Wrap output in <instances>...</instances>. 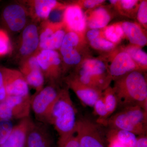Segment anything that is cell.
I'll return each instance as SVG.
<instances>
[{"mask_svg": "<svg viewBox=\"0 0 147 147\" xmlns=\"http://www.w3.org/2000/svg\"><path fill=\"white\" fill-rule=\"evenodd\" d=\"M76 111L67 89H61L46 120L59 135L57 144L76 133Z\"/></svg>", "mask_w": 147, "mask_h": 147, "instance_id": "obj_1", "label": "cell"}, {"mask_svg": "<svg viewBox=\"0 0 147 147\" xmlns=\"http://www.w3.org/2000/svg\"><path fill=\"white\" fill-rule=\"evenodd\" d=\"M138 1L135 0H121L119 1L123 8L125 10H130L137 4Z\"/></svg>", "mask_w": 147, "mask_h": 147, "instance_id": "obj_35", "label": "cell"}, {"mask_svg": "<svg viewBox=\"0 0 147 147\" xmlns=\"http://www.w3.org/2000/svg\"><path fill=\"white\" fill-rule=\"evenodd\" d=\"M39 44V29L35 22L27 24L22 31L17 47L20 62L36 53Z\"/></svg>", "mask_w": 147, "mask_h": 147, "instance_id": "obj_9", "label": "cell"}, {"mask_svg": "<svg viewBox=\"0 0 147 147\" xmlns=\"http://www.w3.org/2000/svg\"><path fill=\"white\" fill-rule=\"evenodd\" d=\"M12 49V45L7 32L0 29V57L10 54Z\"/></svg>", "mask_w": 147, "mask_h": 147, "instance_id": "obj_27", "label": "cell"}, {"mask_svg": "<svg viewBox=\"0 0 147 147\" xmlns=\"http://www.w3.org/2000/svg\"><path fill=\"white\" fill-rule=\"evenodd\" d=\"M113 88L121 108L138 105L147 110L146 78L140 70L116 79Z\"/></svg>", "mask_w": 147, "mask_h": 147, "instance_id": "obj_2", "label": "cell"}, {"mask_svg": "<svg viewBox=\"0 0 147 147\" xmlns=\"http://www.w3.org/2000/svg\"><path fill=\"white\" fill-rule=\"evenodd\" d=\"M80 40L78 34L73 32H67L59 49L62 57L74 49H77Z\"/></svg>", "mask_w": 147, "mask_h": 147, "instance_id": "obj_23", "label": "cell"}, {"mask_svg": "<svg viewBox=\"0 0 147 147\" xmlns=\"http://www.w3.org/2000/svg\"><path fill=\"white\" fill-rule=\"evenodd\" d=\"M19 71L29 86L34 89L36 92L43 88L45 78L37 61L35 53L20 62Z\"/></svg>", "mask_w": 147, "mask_h": 147, "instance_id": "obj_12", "label": "cell"}, {"mask_svg": "<svg viewBox=\"0 0 147 147\" xmlns=\"http://www.w3.org/2000/svg\"><path fill=\"white\" fill-rule=\"evenodd\" d=\"M5 86L7 96H30L29 86L21 71L3 67Z\"/></svg>", "mask_w": 147, "mask_h": 147, "instance_id": "obj_13", "label": "cell"}, {"mask_svg": "<svg viewBox=\"0 0 147 147\" xmlns=\"http://www.w3.org/2000/svg\"><path fill=\"white\" fill-rule=\"evenodd\" d=\"M14 126L12 121L0 120V145L8 139Z\"/></svg>", "mask_w": 147, "mask_h": 147, "instance_id": "obj_28", "label": "cell"}, {"mask_svg": "<svg viewBox=\"0 0 147 147\" xmlns=\"http://www.w3.org/2000/svg\"><path fill=\"white\" fill-rule=\"evenodd\" d=\"M118 1H116V0H110L109 1V2L112 4H115Z\"/></svg>", "mask_w": 147, "mask_h": 147, "instance_id": "obj_39", "label": "cell"}, {"mask_svg": "<svg viewBox=\"0 0 147 147\" xmlns=\"http://www.w3.org/2000/svg\"><path fill=\"white\" fill-rule=\"evenodd\" d=\"M57 147H80L76 133L61 143L57 144Z\"/></svg>", "mask_w": 147, "mask_h": 147, "instance_id": "obj_33", "label": "cell"}, {"mask_svg": "<svg viewBox=\"0 0 147 147\" xmlns=\"http://www.w3.org/2000/svg\"><path fill=\"white\" fill-rule=\"evenodd\" d=\"M32 121L30 117L21 120L14 125L8 139L0 147H25L27 133Z\"/></svg>", "mask_w": 147, "mask_h": 147, "instance_id": "obj_18", "label": "cell"}, {"mask_svg": "<svg viewBox=\"0 0 147 147\" xmlns=\"http://www.w3.org/2000/svg\"><path fill=\"white\" fill-rule=\"evenodd\" d=\"M138 65L126 52L119 53L113 59L109 69L112 79H118L131 71L139 70Z\"/></svg>", "mask_w": 147, "mask_h": 147, "instance_id": "obj_17", "label": "cell"}, {"mask_svg": "<svg viewBox=\"0 0 147 147\" xmlns=\"http://www.w3.org/2000/svg\"><path fill=\"white\" fill-rule=\"evenodd\" d=\"M31 96H8L0 102V120H20L30 117Z\"/></svg>", "mask_w": 147, "mask_h": 147, "instance_id": "obj_6", "label": "cell"}, {"mask_svg": "<svg viewBox=\"0 0 147 147\" xmlns=\"http://www.w3.org/2000/svg\"><path fill=\"white\" fill-rule=\"evenodd\" d=\"M104 1H105L103 0H87L83 2V5L86 8L90 9L102 3Z\"/></svg>", "mask_w": 147, "mask_h": 147, "instance_id": "obj_36", "label": "cell"}, {"mask_svg": "<svg viewBox=\"0 0 147 147\" xmlns=\"http://www.w3.org/2000/svg\"><path fill=\"white\" fill-rule=\"evenodd\" d=\"M121 26L124 34L131 43L138 47H143L147 44L146 36L137 24L126 21L123 23Z\"/></svg>", "mask_w": 147, "mask_h": 147, "instance_id": "obj_20", "label": "cell"}, {"mask_svg": "<svg viewBox=\"0 0 147 147\" xmlns=\"http://www.w3.org/2000/svg\"><path fill=\"white\" fill-rule=\"evenodd\" d=\"M60 90L54 84H50L43 87L31 96V108L38 121L46 124L47 117Z\"/></svg>", "mask_w": 147, "mask_h": 147, "instance_id": "obj_5", "label": "cell"}, {"mask_svg": "<svg viewBox=\"0 0 147 147\" xmlns=\"http://www.w3.org/2000/svg\"><path fill=\"white\" fill-rule=\"evenodd\" d=\"M104 90L102 95L108 112V118L115 111L118 104L117 98L113 88L108 87Z\"/></svg>", "mask_w": 147, "mask_h": 147, "instance_id": "obj_24", "label": "cell"}, {"mask_svg": "<svg viewBox=\"0 0 147 147\" xmlns=\"http://www.w3.org/2000/svg\"><path fill=\"white\" fill-rule=\"evenodd\" d=\"M25 147H53V137L47 124L32 121L27 133Z\"/></svg>", "mask_w": 147, "mask_h": 147, "instance_id": "obj_14", "label": "cell"}, {"mask_svg": "<svg viewBox=\"0 0 147 147\" xmlns=\"http://www.w3.org/2000/svg\"><path fill=\"white\" fill-rule=\"evenodd\" d=\"M29 16L26 7L23 3L8 5L3 9L2 18L4 24L10 31H22L27 26Z\"/></svg>", "mask_w": 147, "mask_h": 147, "instance_id": "obj_10", "label": "cell"}, {"mask_svg": "<svg viewBox=\"0 0 147 147\" xmlns=\"http://www.w3.org/2000/svg\"><path fill=\"white\" fill-rule=\"evenodd\" d=\"M90 44L95 49L105 51L112 50L115 47L114 43L110 42L108 40L99 37L90 41Z\"/></svg>", "mask_w": 147, "mask_h": 147, "instance_id": "obj_30", "label": "cell"}, {"mask_svg": "<svg viewBox=\"0 0 147 147\" xmlns=\"http://www.w3.org/2000/svg\"><path fill=\"white\" fill-rule=\"evenodd\" d=\"M96 122L109 129L129 131L137 136L147 134L146 113L137 105L121 108L108 118Z\"/></svg>", "mask_w": 147, "mask_h": 147, "instance_id": "obj_3", "label": "cell"}, {"mask_svg": "<svg viewBox=\"0 0 147 147\" xmlns=\"http://www.w3.org/2000/svg\"><path fill=\"white\" fill-rule=\"evenodd\" d=\"M110 16L103 7H99L93 11L88 20V26L91 29L102 28L110 22Z\"/></svg>", "mask_w": 147, "mask_h": 147, "instance_id": "obj_21", "label": "cell"}, {"mask_svg": "<svg viewBox=\"0 0 147 147\" xmlns=\"http://www.w3.org/2000/svg\"><path fill=\"white\" fill-rule=\"evenodd\" d=\"M67 32L62 22L54 23L47 20L42 22L38 50L59 49Z\"/></svg>", "mask_w": 147, "mask_h": 147, "instance_id": "obj_7", "label": "cell"}, {"mask_svg": "<svg viewBox=\"0 0 147 147\" xmlns=\"http://www.w3.org/2000/svg\"><path fill=\"white\" fill-rule=\"evenodd\" d=\"M100 31L98 29H91L87 32L86 36L88 40L90 42L99 37Z\"/></svg>", "mask_w": 147, "mask_h": 147, "instance_id": "obj_38", "label": "cell"}, {"mask_svg": "<svg viewBox=\"0 0 147 147\" xmlns=\"http://www.w3.org/2000/svg\"><path fill=\"white\" fill-rule=\"evenodd\" d=\"M106 137L108 147H135L137 136L124 130L109 129Z\"/></svg>", "mask_w": 147, "mask_h": 147, "instance_id": "obj_19", "label": "cell"}, {"mask_svg": "<svg viewBox=\"0 0 147 147\" xmlns=\"http://www.w3.org/2000/svg\"><path fill=\"white\" fill-rule=\"evenodd\" d=\"M65 82L82 103L87 106L93 107L96 101L102 95V91L82 84L74 76L67 78Z\"/></svg>", "mask_w": 147, "mask_h": 147, "instance_id": "obj_16", "label": "cell"}, {"mask_svg": "<svg viewBox=\"0 0 147 147\" xmlns=\"http://www.w3.org/2000/svg\"><path fill=\"white\" fill-rule=\"evenodd\" d=\"M135 147H147V134L137 136Z\"/></svg>", "mask_w": 147, "mask_h": 147, "instance_id": "obj_37", "label": "cell"}, {"mask_svg": "<svg viewBox=\"0 0 147 147\" xmlns=\"http://www.w3.org/2000/svg\"><path fill=\"white\" fill-rule=\"evenodd\" d=\"M131 46L127 48L126 52L135 63L139 64V65L146 68L147 65V55L139 47Z\"/></svg>", "mask_w": 147, "mask_h": 147, "instance_id": "obj_25", "label": "cell"}, {"mask_svg": "<svg viewBox=\"0 0 147 147\" xmlns=\"http://www.w3.org/2000/svg\"><path fill=\"white\" fill-rule=\"evenodd\" d=\"M62 58L64 63L69 66L76 65L82 60V57L77 49H74L62 56Z\"/></svg>", "mask_w": 147, "mask_h": 147, "instance_id": "obj_31", "label": "cell"}, {"mask_svg": "<svg viewBox=\"0 0 147 147\" xmlns=\"http://www.w3.org/2000/svg\"><path fill=\"white\" fill-rule=\"evenodd\" d=\"M63 24L68 32L78 34L85 30L86 19L83 11L78 5H70L66 7L63 14Z\"/></svg>", "mask_w": 147, "mask_h": 147, "instance_id": "obj_15", "label": "cell"}, {"mask_svg": "<svg viewBox=\"0 0 147 147\" xmlns=\"http://www.w3.org/2000/svg\"><path fill=\"white\" fill-rule=\"evenodd\" d=\"M93 107L94 114L98 116L96 121L103 120L108 118V112L102 94L96 101Z\"/></svg>", "mask_w": 147, "mask_h": 147, "instance_id": "obj_29", "label": "cell"}, {"mask_svg": "<svg viewBox=\"0 0 147 147\" xmlns=\"http://www.w3.org/2000/svg\"><path fill=\"white\" fill-rule=\"evenodd\" d=\"M123 30L120 25H114L107 27L104 31L107 40L113 43H116L123 36Z\"/></svg>", "mask_w": 147, "mask_h": 147, "instance_id": "obj_26", "label": "cell"}, {"mask_svg": "<svg viewBox=\"0 0 147 147\" xmlns=\"http://www.w3.org/2000/svg\"><path fill=\"white\" fill-rule=\"evenodd\" d=\"M102 125L86 119L77 121L76 134L80 147H108Z\"/></svg>", "mask_w": 147, "mask_h": 147, "instance_id": "obj_4", "label": "cell"}, {"mask_svg": "<svg viewBox=\"0 0 147 147\" xmlns=\"http://www.w3.org/2000/svg\"><path fill=\"white\" fill-rule=\"evenodd\" d=\"M35 55L45 80L53 83L57 81L63 72L59 54L56 50H38Z\"/></svg>", "mask_w": 147, "mask_h": 147, "instance_id": "obj_8", "label": "cell"}, {"mask_svg": "<svg viewBox=\"0 0 147 147\" xmlns=\"http://www.w3.org/2000/svg\"><path fill=\"white\" fill-rule=\"evenodd\" d=\"M7 96L5 86L3 67H0V102L4 100Z\"/></svg>", "mask_w": 147, "mask_h": 147, "instance_id": "obj_34", "label": "cell"}, {"mask_svg": "<svg viewBox=\"0 0 147 147\" xmlns=\"http://www.w3.org/2000/svg\"><path fill=\"white\" fill-rule=\"evenodd\" d=\"M26 7L29 16L34 22H43L48 20L50 14L57 9L66 7L55 0H32L21 2Z\"/></svg>", "mask_w": 147, "mask_h": 147, "instance_id": "obj_11", "label": "cell"}, {"mask_svg": "<svg viewBox=\"0 0 147 147\" xmlns=\"http://www.w3.org/2000/svg\"><path fill=\"white\" fill-rule=\"evenodd\" d=\"M137 19L142 24L146 25L147 23V1H142L139 5Z\"/></svg>", "mask_w": 147, "mask_h": 147, "instance_id": "obj_32", "label": "cell"}, {"mask_svg": "<svg viewBox=\"0 0 147 147\" xmlns=\"http://www.w3.org/2000/svg\"><path fill=\"white\" fill-rule=\"evenodd\" d=\"M81 69L96 79L106 75V65L99 60L89 59L84 61Z\"/></svg>", "mask_w": 147, "mask_h": 147, "instance_id": "obj_22", "label": "cell"}]
</instances>
